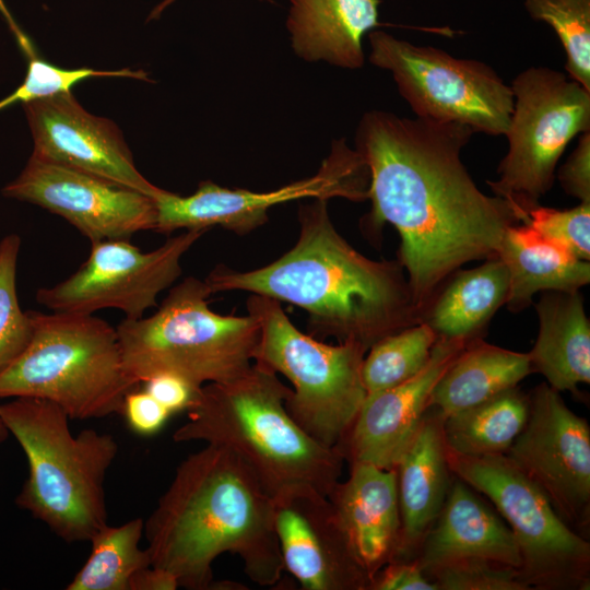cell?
<instances>
[{
	"label": "cell",
	"mask_w": 590,
	"mask_h": 590,
	"mask_svg": "<svg viewBox=\"0 0 590 590\" xmlns=\"http://www.w3.org/2000/svg\"><path fill=\"white\" fill-rule=\"evenodd\" d=\"M474 131L458 123L370 110L355 135L369 170L366 227L390 223L399 233V262L424 312L446 278L462 264L496 257L508 227L522 214L483 193L461 161Z\"/></svg>",
	"instance_id": "cell-1"
},
{
	"label": "cell",
	"mask_w": 590,
	"mask_h": 590,
	"mask_svg": "<svg viewBox=\"0 0 590 590\" xmlns=\"http://www.w3.org/2000/svg\"><path fill=\"white\" fill-rule=\"evenodd\" d=\"M144 535L151 566L185 589H213L212 566L224 553L237 555L259 586H276L284 571L274 499L223 447L206 445L179 463Z\"/></svg>",
	"instance_id": "cell-3"
},
{
	"label": "cell",
	"mask_w": 590,
	"mask_h": 590,
	"mask_svg": "<svg viewBox=\"0 0 590 590\" xmlns=\"http://www.w3.org/2000/svg\"><path fill=\"white\" fill-rule=\"evenodd\" d=\"M580 260H590V203L568 210L535 205L522 222Z\"/></svg>",
	"instance_id": "cell-34"
},
{
	"label": "cell",
	"mask_w": 590,
	"mask_h": 590,
	"mask_svg": "<svg viewBox=\"0 0 590 590\" xmlns=\"http://www.w3.org/2000/svg\"><path fill=\"white\" fill-rule=\"evenodd\" d=\"M177 580L170 574L149 566L137 571L130 580V590H176Z\"/></svg>",
	"instance_id": "cell-39"
},
{
	"label": "cell",
	"mask_w": 590,
	"mask_h": 590,
	"mask_svg": "<svg viewBox=\"0 0 590 590\" xmlns=\"http://www.w3.org/2000/svg\"><path fill=\"white\" fill-rule=\"evenodd\" d=\"M143 534L142 518L104 526L88 541L91 553L67 590H130L132 576L151 566L146 548L140 546Z\"/></svg>",
	"instance_id": "cell-28"
},
{
	"label": "cell",
	"mask_w": 590,
	"mask_h": 590,
	"mask_svg": "<svg viewBox=\"0 0 590 590\" xmlns=\"http://www.w3.org/2000/svg\"><path fill=\"white\" fill-rule=\"evenodd\" d=\"M174 0H165L153 13L152 15H155L157 13H160L166 5H168L170 2H173Z\"/></svg>",
	"instance_id": "cell-41"
},
{
	"label": "cell",
	"mask_w": 590,
	"mask_h": 590,
	"mask_svg": "<svg viewBox=\"0 0 590 590\" xmlns=\"http://www.w3.org/2000/svg\"><path fill=\"white\" fill-rule=\"evenodd\" d=\"M369 590H437L415 559H396L371 578Z\"/></svg>",
	"instance_id": "cell-38"
},
{
	"label": "cell",
	"mask_w": 590,
	"mask_h": 590,
	"mask_svg": "<svg viewBox=\"0 0 590 590\" xmlns=\"http://www.w3.org/2000/svg\"><path fill=\"white\" fill-rule=\"evenodd\" d=\"M328 499L358 562L371 578L397 559L401 519L397 473L367 462L350 464V475L338 481Z\"/></svg>",
	"instance_id": "cell-19"
},
{
	"label": "cell",
	"mask_w": 590,
	"mask_h": 590,
	"mask_svg": "<svg viewBox=\"0 0 590 590\" xmlns=\"http://www.w3.org/2000/svg\"><path fill=\"white\" fill-rule=\"evenodd\" d=\"M260 327L253 362L292 384L285 406L315 440L334 448L354 422L366 396L362 366L367 349L359 343L327 344L297 329L281 302L258 294L247 299Z\"/></svg>",
	"instance_id": "cell-8"
},
{
	"label": "cell",
	"mask_w": 590,
	"mask_h": 590,
	"mask_svg": "<svg viewBox=\"0 0 590 590\" xmlns=\"http://www.w3.org/2000/svg\"><path fill=\"white\" fill-rule=\"evenodd\" d=\"M586 538L590 523V427L559 392L542 382L529 396V416L505 453Z\"/></svg>",
	"instance_id": "cell-14"
},
{
	"label": "cell",
	"mask_w": 590,
	"mask_h": 590,
	"mask_svg": "<svg viewBox=\"0 0 590 590\" xmlns=\"http://www.w3.org/2000/svg\"><path fill=\"white\" fill-rule=\"evenodd\" d=\"M529 15L548 24L566 55L567 75L590 92V0H523Z\"/></svg>",
	"instance_id": "cell-31"
},
{
	"label": "cell",
	"mask_w": 590,
	"mask_h": 590,
	"mask_svg": "<svg viewBox=\"0 0 590 590\" xmlns=\"http://www.w3.org/2000/svg\"><path fill=\"white\" fill-rule=\"evenodd\" d=\"M368 38L369 61L391 72L399 93L418 118L463 125L474 133L505 135L514 96L492 67L384 31H371Z\"/></svg>",
	"instance_id": "cell-11"
},
{
	"label": "cell",
	"mask_w": 590,
	"mask_h": 590,
	"mask_svg": "<svg viewBox=\"0 0 590 590\" xmlns=\"http://www.w3.org/2000/svg\"><path fill=\"white\" fill-rule=\"evenodd\" d=\"M452 474L484 494L507 521L529 590H586L590 543L555 511L545 494L505 455L470 457L446 446Z\"/></svg>",
	"instance_id": "cell-9"
},
{
	"label": "cell",
	"mask_w": 590,
	"mask_h": 590,
	"mask_svg": "<svg viewBox=\"0 0 590 590\" xmlns=\"http://www.w3.org/2000/svg\"><path fill=\"white\" fill-rule=\"evenodd\" d=\"M425 576L437 590H529L517 568L477 557L442 564Z\"/></svg>",
	"instance_id": "cell-33"
},
{
	"label": "cell",
	"mask_w": 590,
	"mask_h": 590,
	"mask_svg": "<svg viewBox=\"0 0 590 590\" xmlns=\"http://www.w3.org/2000/svg\"><path fill=\"white\" fill-rule=\"evenodd\" d=\"M32 156L96 175L153 197L160 187L135 167L118 127L86 111L68 93L23 104Z\"/></svg>",
	"instance_id": "cell-16"
},
{
	"label": "cell",
	"mask_w": 590,
	"mask_h": 590,
	"mask_svg": "<svg viewBox=\"0 0 590 590\" xmlns=\"http://www.w3.org/2000/svg\"><path fill=\"white\" fill-rule=\"evenodd\" d=\"M33 333L0 373V398H37L71 420L121 414L135 388L123 369L116 328L93 315L30 311Z\"/></svg>",
	"instance_id": "cell-6"
},
{
	"label": "cell",
	"mask_w": 590,
	"mask_h": 590,
	"mask_svg": "<svg viewBox=\"0 0 590 590\" xmlns=\"http://www.w3.org/2000/svg\"><path fill=\"white\" fill-rule=\"evenodd\" d=\"M274 526L283 570L305 590H369L327 496L296 495L274 500Z\"/></svg>",
	"instance_id": "cell-18"
},
{
	"label": "cell",
	"mask_w": 590,
	"mask_h": 590,
	"mask_svg": "<svg viewBox=\"0 0 590 590\" xmlns=\"http://www.w3.org/2000/svg\"><path fill=\"white\" fill-rule=\"evenodd\" d=\"M470 341L437 337L430 358L418 374L367 394L351 427L334 447L344 462L394 469L428 409L435 385Z\"/></svg>",
	"instance_id": "cell-17"
},
{
	"label": "cell",
	"mask_w": 590,
	"mask_h": 590,
	"mask_svg": "<svg viewBox=\"0 0 590 590\" xmlns=\"http://www.w3.org/2000/svg\"><path fill=\"white\" fill-rule=\"evenodd\" d=\"M417 550L418 556L413 559L424 574L469 557L499 562L518 570L521 566L509 527L458 477L451 482L446 500Z\"/></svg>",
	"instance_id": "cell-20"
},
{
	"label": "cell",
	"mask_w": 590,
	"mask_h": 590,
	"mask_svg": "<svg viewBox=\"0 0 590 590\" xmlns=\"http://www.w3.org/2000/svg\"><path fill=\"white\" fill-rule=\"evenodd\" d=\"M540 329L529 354L532 371L558 392L579 396L590 382V323L579 291L545 293L536 304Z\"/></svg>",
	"instance_id": "cell-23"
},
{
	"label": "cell",
	"mask_w": 590,
	"mask_h": 590,
	"mask_svg": "<svg viewBox=\"0 0 590 590\" xmlns=\"http://www.w3.org/2000/svg\"><path fill=\"white\" fill-rule=\"evenodd\" d=\"M529 416V396L516 387L442 418L448 449L470 457L506 453Z\"/></svg>",
	"instance_id": "cell-27"
},
{
	"label": "cell",
	"mask_w": 590,
	"mask_h": 590,
	"mask_svg": "<svg viewBox=\"0 0 590 590\" xmlns=\"http://www.w3.org/2000/svg\"><path fill=\"white\" fill-rule=\"evenodd\" d=\"M509 292V272L496 257L482 266L460 271L439 296H436L423 316L437 337L475 339L496 310L506 303Z\"/></svg>",
	"instance_id": "cell-26"
},
{
	"label": "cell",
	"mask_w": 590,
	"mask_h": 590,
	"mask_svg": "<svg viewBox=\"0 0 590 590\" xmlns=\"http://www.w3.org/2000/svg\"><path fill=\"white\" fill-rule=\"evenodd\" d=\"M9 436V430L0 417V442L4 441Z\"/></svg>",
	"instance_id": "cell-40"
},
{
	"label": "cell",
	"mask_w": 590,
	"mask_h": 590,
	"mask_svg": "<svg viewBox=\"0 0 590 590\" xmlns=\"http://www.w3.org/2000/svg\"><path fill=\"white\" fill-rule=\"evenodd\" d=\"M3 1V0H0V2Z\"/></svg>",
	"instance_id": "cell-42"
},
{
	"label": "cell",
	"mask_w": 590,
	"mask_h": 590,
	"mask_svg": "<svg viewBox=\"0 0 590 590\" xmlns=\"http://www.w3.org/2000/svg\"><path fill=\"white\" fill-rule=\"evenodd\" d=\"M210 295L204 280L189 276L152 316L118 324L123 369L133 384L172 373L201 388L249 369L260 338L257 319L216 314L209 307Z\"/></svg>",
	"instance_id": "cell-7"
},
{
	"label": "cell",
	"mask_w": 590,
	"mask_h": 590,
	"mask_svg": "<svg viewBox=\"0 0 590 590\" xmlns=\"http://www.w3.org/2000/svg\"><path fill=\"white\" fill-rule=\"evenodd\" d=\"M286 26L295 54L307 61L358 69L363 36L379 25L380 0H290Z\"/></svg>",
	"instance_id": "cell-22"
},
{
	"label": "cell",
	"mask_w": 590,
	"mask_h": 590,
	"mask_svg": "<svg viewBox=\"0 0 590 590\" xmlns=\"http://www.w3.org/2000/svg\"><path fill=\"white\" fill-rule=\"evenodd\" d=\"M142 384L144 385L143 389L172 414L188 411L201 389L181 376L172 373L153 375Z\"/></svg>",
	"instance_id": "cell-36"
},
{
	"label": "cell",
	"mask_w": 590,
	"mask_h": 590,
	"mask_svg": "<svg viewBox=\"0 0 590 590\" xmlns=\"http://www.w3.org/2000/svg\"><path fill=\"white\" fill-rule=\"evenodd\" d=\"M7 198L30 202L68 221L91 243L129 239L154 231V200L137 190L31 155L20 175L2 189Z\"/></svg>",
	"instance_id": "cell-15"
},
{
	"label": "cell",
	"mask_w": 590,
	"mask_h": 590,
	"mask_svg": "<svg viewBox=\"0 0 590 590\" xmlns=\"http://www.w3.org/2000/svg\"><path fill=\"white\" fill-rule=\"evenodd\" d=\"M369 170L363 156L344 139L332 143L331 152L311 177L279 189L256 192L229 189L210 180L201 181L190 196L158 188L153 196L157 233L177 229H210L221 226L239 235L248 234L268 221V211L278 204L312 198L351 201L368 199Z\"/></svg>",
	"instance_id": "cell-12"
},
{
	"label": "cell",
	"mask_w": 590,
	"mask_h": 590,
	"mask_svg": "<svg viewBox=\"0 0 590 590\" xmlns=\"http://www.w3.org/2000/svg\"><path fill=\"white\" fill-rule=\"evenodd\" d=\"M0 12L5 16L22 51L27 58V71L24 81L15 91L0 101V111L17 103L26 104L32 101L68 93L79 82L90 78L118 76L146 80V73L141 70L63 69L54 66L37 55L34 46L14 23L7 8H2Z\"/></svg>",
	"instance_id": "cell-30"
},
{
	"label": "cell",
	"mask_w": 590,
	"mask_h": 590,
	"mask_svg": "<svg viewBox=\"0 0 590 590\" xmlns=\"http://www.w3.org/2000/svg\"><path fill=\"white\" fill-rule=\"evenodd\" d=\"M21 238L0 241V373L27 346L33 333L30 311H22L16 294V263Z\"/></svg>",
	"instance_id": "cell-32"
},
{
	"label": "cell",
	"mask_w": 590,
	"mask_h": 590,
	"mask_svg": "<svg viewBox=\"0 0 590 590\" xmlns=\"http://www.w3.org/2000/svg\"><path fill=\"white\" fill-rule=\"evenodd\" d=\"M436 332L418 322L376 342L366 353L362 378L367 394L400 385L428 363Z\"/></svg>",
	"instance_id": "cell-29"
},
{
	"label": "cell",
	"mask_w": 590,
	"mask_h": 590,
	"mask_svg": "<svg viewBox=\"0 0 590 590\" xmlns=\"http://www.w3.org/2000/svg\"><path fill=\"white\" fill-rule=\"evenodd\" d=\"M510 87L514 105L505 133L509 146L497 168L498 179L487 185L524 220L552 188L568 143L590 131V92L567 74L542 66L521 71Z\"/></svg>",
	"instance_id": "cell-10"
},
{
	"label": "cell",
	"mask_w": 590,
	"mask_h": 590,
	"mask_svg": "<svg viewBox=\"0 0 590 590\" xmlns=\"http://www.w3.org/2000/svg\"><path fill=\"white\" fill-rule=\"evenodd\" d=\"M206 232L186 229L148 252L129 239L92 243L86 261L66 280L39 288L36 299L55 312L93 315L116 308L128 319L142 318L180 276L182 256Z\"/></svg>",
	"instance_id": "cell-13"
},
{
	"label": "cell",
	"mask_w": 590,
	"mask_h": 590,
	"mask_svg": "<svg viewBox=\"0 0 590 590\" xmlns=\"http://www.w3.org/2000/svg\"><path fill=\"white\" fill-rule=\"evenodd\" d=\"M327 201L298 211L299 236L268 266L236 271L214 268L204 280L211 294L245 291L286 302L309 316V334L355 342L369 350L382 338L423 321L399 261L373 260L335 229Z\"/></svg>",
	"instance_id": "cell-2"
},
{
	"label": "cell",
	"mask_w": 590,
	"mask_h": 590,
	"mask_svg": "<svg viewBox=\"0 0 590 590\" xmlns=\"http://www.w3.org/2000/svg\"><path fill=\"white\" fill-rule=\"evenodd\" d=\"M509 272L506 306L518 312L540 291L576 292L590 282V263L542 237L527 224L507 228L497 255Z\"/></svg>",
	"instance_id": "cell-24"
},
{
	"label": "cell",
	"mask_w": 590,
	"mask_h": 590,
	"mask_svg": "<svg viewBox=\"0 0 590 590\" xmlns=\"http://www.w3.org/2000/svg\"><path fill=\"white\" fill-rule=\"evenodd\" d=\"M290 394L276 373L253 362L232 380L202 386L173 439L231 450L274 500L328 496L340 481L344 460L292 418L285 406Z\"/></svg>",
	"instance_id": "cell-4"
},
{
	"label": "cell",
	"mask_w": 590,
	"mask_h": 590,
	"mask_svg": "<svg viewBox=\"0 0 590 590\" xmlns=\"http://www.w3.org/2000/svg\"><path fill=\"white\" fill-rule=\"evenodd\" d=\"M557 178L566 193L590 203V131L580 133L577 146L559 168Z\"/></svg>",
	"instance_id": "cell-37"
},
{
	"label": "cell",
	"mask_w": 590,
	"mask_h": 590,
	"mask_svg": "<svg viewBox=\"0 0 590 590\" xmlns=\"http://www.w3.org/2000/svg\"><path fill=\"white\" fill-rule=\"evenodd\" d=\"M121 414L125 416L128 427L140 436L155 435L172 415L144 389H132L126 394Z\"/></svg>",
	"instance_id": "cell-35"
},
{
	"label": "cell",
	"mask_w": 590,
	"mask_h": 590,
	"mask_svg": "<svg viewBox=\"0 0 590 590\" xmlns=\"http://www.w3.org/2000/svg\"><path fill=\"white\" fill-rule=\"evenodd\" d=\"M0 417L28 462L19 507L63 541L88 542L108 523L104 482L118 455L114 436L93 428L74 435L68 414L37 398L0 404Z\"/></svg>",
	"instance_id": "cell-5"
},
{
	"label": "cell",
	"mask_w": 590,
	"mask_h": 590,
	"mask_svg": "<svg viewBox=\"0 0 590 590\" xmlns=\"http://www.w3.org/2000/svg\"><path fill=\"white\" fill-rule=\"evenodd\" d=\"M442 418L436 409L428 408L394 467L401 519L397 559H412L416 554L452 482L446 457Z\"/></svg>",
	"instance_id": "cell-21"
},
{
	"label": "cell",
	"mask_w": 590,
	"mask_h": 590,
	"mask_svg": "<svg viewBox=\"0 0 590 590\" xmlns=\"http://www.w3.org/2000/svg\"><path fill=\"white\" fill-rule=\"evenodd\" d=\"M531 373L528 353L506 350L475 338L437 381L428 408L436 409L445 417L517 387Z\"/></svg>",
	"instance_id": "cell-25"
}]
</instances>
